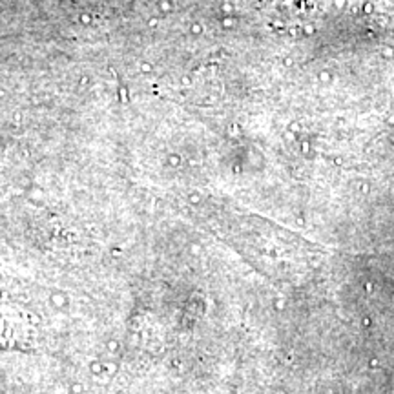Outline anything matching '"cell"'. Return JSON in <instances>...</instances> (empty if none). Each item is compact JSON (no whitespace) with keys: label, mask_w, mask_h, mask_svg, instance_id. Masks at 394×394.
<instances>
[{"label":"cell","mask_w":394,"mask_h":394,"mask_svg":"<svg viewBox=\"0 0 394 394\" xmlns=\"http://www.w3.org/2000/svg\"><path fill=\"white\" fill-rule=\"evenodd\" d=\"M49 301H51V305L55 308H60V310L68 307V296L64 294V292H60V290L58 292H53V294L49 296Z\"/></svg>","instance_id":"6da1fadb"},{"label":"cell","mask_w":394,"mask_h":394,"mask_svg":"<svg viewBox=\"0 0 394 394\" xmlns=\"http://www.w3.org/2000/svg\"><path fill=\"white\" fill-rule=\"evenodd\" d=\"M90 370H91V374H95V376H100L104 372V365L99 361V359H93V361L90 363Z\"/></svg>","instance_id":"7a4b0ae2"},{"label":"cell","mask_w":394,"mask_h":394,"mask_svg":"<svg viewBox=\"0 0 394 394\" xmlns=\"http://www.w3.org/2000/svg\"><path fill=\"white\" fill-rule=\"evenodd\" d=\"M82 391H84V387L80 385V383H75V385L70 387V392L71 394H82Z\"/></svg>","instance_id":"3957f363"},{"label":"cell","mask_w":394,"mask_h":394,"mask_svg":"<svg viewBox=\"0 0 394 394\" xmlns=\"http://www.w3.org/2000/svg\"><path fill=\"white\" fill-rule=\"evenodd\" d=\"M117 349H119V343L115 341V339H110V341H108V350H110V352H117Z\"/></svg>","instance_id":"277c9868"},{"label":"cell","mask_w":394,"mask_h":394,"mask_svg":"<svg viewBox=\"0 0 394 394\" xmlns=\"http://www.w3.org/2000/svg\"><path fill=\"white\" fill-rule=\"evenodd\" d=\"M276 307L277 308H283V301H276Z\"/></svg>","instance_id":"5b68a950"}]
</instances>
